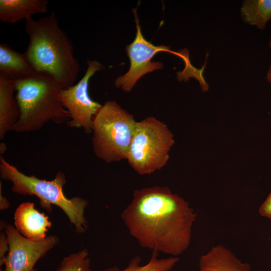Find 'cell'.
Returning <instances> with one entry per match:
<instances>
[{
    "mask_svg": "<svg viewBox=\"0 0 271 271\" xmlns=\"http://www.w3.org/2000/svg\"><path fill=\"white\" fill-rule=\"evenodd\" d=\"M268 47H269V48H271V38H270V40H269V43H268Z\"/></svg>",
    "mask_w": 271,
    "mask_h": 271,
    "instance_id": "cell-23",
    "label": "cell"
},
{
    "mask_svg": "<svg viewBox=\"0 0 271 271\" xmlns=\"http://www.w3.org/2000/svg\"><path fill=\"white\" fill-rule=\"evenodd\" d=\"M29 44L24 53L38 74L53 78L61 89L74 84L80 66L71 40L60 28L54 12L34 20H26Z\"/></svg>",
    "mask_w": 271,
    "mask_h": 271,
    "instance_id": "cell-2",
    "label": "cell"
},
{
    "mask_svg": "<svg viewBox=\"0 0 271 271\" xmlns=\"http://www.w3.org/2000/svg\"><path fill=\"white\" fill-rule=\"evenodd\" d=\"M174 144L167 125L150 116L137 122L126 160L138 174H150L166 165Z\"/></svg>",
    "mask_w": 271,
    "mask_h": 271,
    "instance_id": "cell-6",
    "label": "cell"
},
{
    "mask_svg": "<svg viewBox=\"0 0 271 271\" xmlns=\"http://www.w3.org/2000/svg\"><path fill=\"white\" fill-rule=\"evenodd\" d=\"M137 122L115 101H106L93 120L95 155L107 163L126 160Z\"/></svg>",
    "mask_w": 271,
    "mask_h": 271,
    "instance_id": "cell-5",
    "label": "cell"
},
{
    "mask_svg": "<svg viewBox=\"0 0 271 271\" xmlns=\"http://www.w3.org/2000/svg\"><path fill=\"white\" fill-rule=\"evenodd\" d=\"M258 212L261 216L271 219V191L260 206Z\"/></svg>",
    "mask_w": 271,
    "mask_h": 271,
    "instance_id": "cell-18",
    "label": "cell"
},
{
    "mask_svg": "<svg viewBox=\"0 0 271 271\" xmlns=\"http://www.w3.org/2000/svg\"><path fill=\"white\" fill-rule=\"evenodd\" d=\"M9 251V244L5 233H1L0 237V264H2L6 253Z\"/></svg>",
    "mask_w": 271,
    "mask_h": 271,
    "instance_id": "cell-19",
    "label": "cell"
},
{
    "mask_svg": "<svg viewBox=\"0 0 271 271\" xmlns=\"http://www.w3.org/2000/svg\"><path fill=\"white\" fill-rule=\"evenodd\" d=\"M15 87L20 115L12 131H36L50 121L59 124L69 120V113L59 98L61 89L51 77L37 73L16 80Z\"/></svg>",
    "mask_w": 271,
    "mask_h": 271,
    "instance_id": "cell-3",
    "label": "cell"
},
{
    "mask_svg": "<svg viewBox=\"0 0 271 271\" xmlns=\"http://www.w3.org/2000/svg\"><path fill=\"white\" fill-rule=\"evenodd\" d=\"M14 222L15 227L24 236L35 241L45 238L52 225L47 216L37 210L31 202L19 206L14 213Z\"/></svg>",
    "mask_w": 271,
    "mask_h": 271,
    "instance_id": "cell-10",
    "label": "cell"
},
{
    "mask_svg": "<svg viewBox=\"0 0 271 271\" xmlns=\"http://www.w3.org/2000/svg\"><path fill=\"white\" fill-rule=\"evenodd\" d=\"M241 15L244 22L263 30L271 19V0L245 1Z\"/></svg>",
    "mask_w": 271,
    "mask_h": 271,
    "instance_id": "cell-15",
    "label": "cell"
},
{
    "mask_svg": "<svg viewBox=\"0 0 271 271\" xmlns=\"http://www.w3.org/2000/svg\"><path fill=\"white\" fill-rule=\"evenodd\" d=\"M36 74L25 53L15 51L6 44H0L1 75L16 81Z\"/></svg>",
    "mask_w": 271,
    "mask_h": 271,
    "instance_id": "cell-14",
    "label": "cell"
},
{
    "mask_svg": "<svg viewBox=\"0 0 271 271\" xmlns=\"http://www.w3.org/2000/svg\"><path fill=\"white\" fill-rule=\"evenodd\" d=\"M200 271H253L249 264L242 262L222 244L212 246L199 260Z\"/></svg>",
    "mask_w": 271,
    "mask_h": 271,
    "instance_id": "cell-11",
    "label": "cell"
},
{
    "mask_svg": "<svg viewBox=\"0 0 271 271\" xmlns=\"http://www.w3.org/2000/svg\"><path fill=\"white\" fill-rule=\"evenodd\" d=\"M86 71L76 84L61 89L59 98L63 107L69 113L68 125L71 127L83 128L87 133L92 131L93 118L102 105L93 100L88 93L91 77L103 66L96 60H89Z\"/></svg>",
    "mask_w": 271,
    "mask_h": 271,
    "instance_id": "cell-7",
    "label": "cell"
},
{
    "mask_svg": "<svg viewBox=\"0 0 271 271\" xmlns=\"http://www.w3.org/2000/svg\"><path fill=\"white\" fill-rule=\"evenodd\" d=\"M266 79L271 84V65L269 66L266 73Z\"/></svg>",
    "mask_w": 271,
    "mask_h": 271,
    "instance_id": "cell-22",
    "label": "cell"
},
{
    "mask_svg": "<svg viewBox=\"0 0 271 271\" xmlns=\"http://www.w3.org/2000/svg\"><path fill=\"white\" fill-rule=\"evenodd\" d=\"M120 216L141 246L174 257L188 248L197 217L184 198L161 186L134 190Z\"/></svg>",
    "mask_w": 271,
    "mask_h": 271,
    "instance_id": "cell-1",
    "label": "cell"
},
{
    "mask_svg": "<svg viewBox=\"0 0 271 271\" xmlns=\"http://www.w3.org/2000/svg\"><path fill=\"white\" fill-rule=\"evenodd\" d=\"M158 255V252L153 251L149 261L143 265H141L140 256H137L130 260L127 266L123 269L114 266L104 271H170L179 260L178 257L174 256L159 259Z\"/></svg>",
    "mask_w": 271,
    "mask_h": 271,
    "instance_id": "cell-16",
    "label": "cell"
},
{
    "mask_svg": "<svg viewBox=\"0 0 271 271\" xmlns=\"http://www.w3.org/2000/svg\"><path fill=\"white\" fill-rule=\"evenodd\" d=\"M47 0H0V20L14 24L33 15L48 12Z\"/></svg>",
    "mask_w": 271,
    "mask_h": 271,
    "instance_id": "cell-13",
    "label": "cell"
},
{
    "mask_svg": "<svg viewBox=\"0 0 271 271\" xmlns=\"http://www.w3.org/2000/svg\"><path fill=\"white\" fill-rule=\"evenodd\" d=\"M15 80L0 74V140L12 130L19 120L20 113L17 99Z\"/></svg>",
    "mask_w": 271,
    "mask_h": 271,
    "instance_id": "cell-12",
    "label": "cell"
},
{
    "mask_svg": "<svg viewBox=\"0 0 271 271\" xmlns=\"http://www.w3.org/2000/svg\"><path fill=\"white\" fill-rule=\"evenodd\" d=\"M200 271V270H199Z\"/></svg>",
    "mask_w": 271,
    "mask_h": 271,
    "instance_id": "cell-24",
    "label": "cell"
},
{
    "mask_svg": "<svg viewBox=\"0 0 271 271\" xmlns=\"http://www.w3.org/2000/svg\"><path fill=\"white\" fill-rule=\"evenodd\" d=\"M5 233L9 244V251L1 266L4 271H37V262L59 242L55 235L35 241L24 236L12 225H7Z\"/></svg>",
    "mask_w": 271,
    "mask_h": 271,
    "instance_id": "cell-8",
    "label": "cell"
},
{
    "mask_svg": "<svg viewBox=\"0 0 271 271\" xmlns=\"http://www.w3.org/2000/svg\"><path fill=\"white\" fill-rule=\"evenodd\" d=\"M55 271H91L88 250L84 249L64 257Z\"/></svg>",
    "mask_w": 271,
    "mask_h": 271,
    "instance_id": "cell-17",
    "label": "cell"
},
{
    "mask_svg": "<svg viewBox=\"0 0 271 271\" xmlns=\"http://www.w3.org/2000/svg\"><path fill=\"white\" fill-rule=\"evenodd\" d=\"M0 200H1V210H4L7 209L9 206L10 203L7 200V199L4 197L2 195L1 188V193H0Z\"/></svg>",
    "mask_w": 271,
    "mask_h": 271,
    "instance_id": "cell-20",
    "label": "cell"
},
{
    "mask_svg": "<svg viewBox=\"0 0 271 271\" xmlns=\"http://www.w3.org/2000/svg\"><path fill=\"white\" fill-rule=\"evenodd\" d=\"M1 177L12 184V191L22 195L36 196L40 199L42 207L48 212L52 211V205L61 209L75 228L77 232H85L88 223L84 216L87 201L80 197L67 198L64 194L66 184L64 173L58 171L50 181L28 176L20 172L15 166L0 156Z\"/></svg>",
    "mask_w": 271,
    "mask_h": 271,
    "instance_id": "cell-4",
    "label": "cell"
},
{
    "mask_svg": "<svg viewBox=\"0 0 271 271\" xmlns=\"http://www.w3.org/2000/svg\"><path fill=\"white\" fill-rule=\"evenodd\" d=\"M132 11L135 16L137 33L133 41L127 45L125 49L130 60V67L127 73L118 77L114 82L117 88L125 91H130L143 75L163 67L162 63L152 61L156 54L160 51H170L169 47L155 46L145 39L141 32L136 9Z\"/></svg>",
    "mask_w": 271,
    "mask_h": 271,
    "instance_id": "cell-9",
    "label": "cell"
},
{
    "mask_svg": "<svg viewBox=\"0 0 271 271\" xmlns=\"http://www.w3.org/2000/svg\"><path fill=\"white\" fill-rule=\"evenodd\" d=\"M7 150L6 144L4 143H1L0 144V153L3 155Z\"/></svg>",
    "mask_w": 271,
    "mask_h": 271,
    "instance_id": "cell-21",
    "label": "cell"
}]
</instances>
